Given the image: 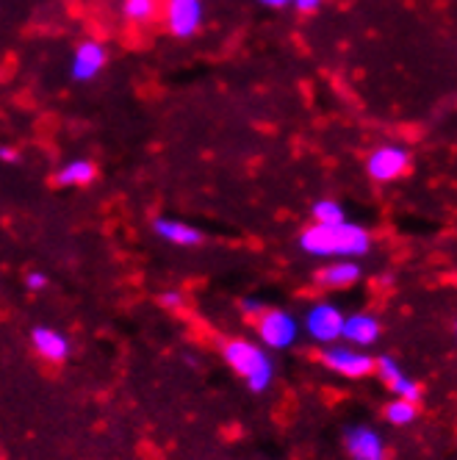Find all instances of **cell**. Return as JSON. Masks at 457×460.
<instances>
[{
  "label": "cell",
  "instance_id": "11",
  "mask_svg": "<svg viewBox=\"0 0 457 460\" xmlns=\"http://www.w3.org/2000/svg\"><path fill=\"white\" fill-rule=\"evenodd\" d=\"M153 234L175 247H198L203 244V230L194 227L183 219H172V217H155L153 219Z\"/></svg>",
  "mask_w": 457,
  "mask_h": 460
},
{
  "label": "cell",
  "instance_id": "22",
  "mask_svg": "<svg viewBox=\"0 0 457 460\" xmlns=\"http://www.w3.org/2000/svg\"><path fill=\"white\" fill-rule=\"evenodd\" d=\"M48 286V275L45 272H28L25 275V288L28 291H45Z\"/></svg>",
  "mask_w": 457,
  "mask_h": 460
},
{
  "label": "cell",
  "instance_id": "6",
  "mask_svg": "<svg viewBox=\"0 0 457 460\" xmlns=\"http://www.w3.org/2000/svg\"><path fill=\"white\" fill-rule=\"evenodd\" d=\"M321 364L324 369H330L333 375L341 377H366L374 372V358L366 355L364 349H355L349 344H328L321 349Z\"/></svg>",
  "mask_w": 457,
  "mask_h": 460
},
{
  "label": "cell",
  "instance_id": "17",
  "mask_svg": "<svg viewBox=\"0 0 457 460\" xmlns=\"http://www.w3.org/2000/svg\"><path fill=\"white\" fill-rule=\"evenodd\" d=\"M311 217H313V225H336V222L347 219V211L338 200H333V197H319V200L311 206Z\"/></svg>",
  "mask_w": 457,
  "mask_h": 460
},
{
  "label": "cell",
  "instance_id": "19",
  "mask_svg": "<svg viewBox=\"0 0 457 460\" xmlns=\"http://www.w3.org/2000/svg\"><path fill=\"white\" fill-rule=\"evenodd\" d=\"M324 6V0H291V9L300 14H316Z\"/></svg>",
  "mask_w": 457,
  "mask_h": 460
},
{
  "label": "cell",
  "instance_id": "2",
  "mask_svg": "<svg viewBox=\"0 0 457 460\" xmlns=\"http://www.w3.org/2000/svg\"><path fill=\"white\" fill-rule=\"evenodd\" d=\"M222 355H224L227 364H231V369L250 385V391L260 394L272 385L275 364H272L269 352L260 344L247 341V339H233V341L224 344Z\"/></svg>",
  "mask_w": 457,
  "mask_h": 460
},
{
  "label": "cell",
  "instance_id": "14",
  "mask_svg": "<svg viewBox=\"0 0 457 460\" xmlns=\"http://www.w3.org/2000/svg\"><path fill=\"white\" fill-rule=\"evenodd\" d=\"M31 341H34V349L45 358V360H53V364H58V360H64L70 355V341L67 336H61L58 331H53V327H34V333H31Z\"/></svg>",
  "mask_w": 457,
  "mask_h": 460
},
{
  "label": "cell",
  "instance_id": "9",
  "mask_svg": "<svg viewBox=\"0 0 457 460\" xmlns=\"http://www.w3.org/2000/svg\"><path fill=\"white\" fill-rule=\"evenodd\" d=\"M374 369H377V375L382 377V383H385L391 391H394V397H397V400H408V402H418V400H421V388H418V383L410 380V377L402 372V367H400L391 355L377 358Z\"/></svg>",
  "mask_w": 457,
  "mask_h": 460
},
{
  "label": "cell",
  "instance_id": "5",
  "mask_svg": "<svg viewBox=\"0 0 457 460\" xmlns=\"http://www.w3.org/2000/svg\"><path fill=\"white\" fill-rule=\"evenodd\" d=\"M255 322H258V339L267 349H286L294 347L300 339V322L286 311L267 308Z\"/></svg>",
  "mask_w": 457,
  "mask_h": 460
},
{
  "label": "cell",
  "instance_id": "15",
  "mask_svg": "<svg viewBox=\"0 0 457 460\" xmlns=\"http://www.w3.org/2000/svg\"><path fill=\"white\" fill-rule=\"evenodd\" d=\"M97 178V167L89 158H70L56 170V183L58 186H89Z\"/></svg>",
  "mask_w": 457,
  "mask_h": 460
},
{
  "label": "cell",
  "instance_id": "23",
  "mask_svg": "<svg viewBox=\"0 0 457 460\" xmlns=\"http://www.w3.org/2000/svg\"><path fill=\"white\" fill-rule=\"evenodd\" d=\"M0 161L4 164H17L20 161V150L12 145H0Z\"/></svg>",
  "mask_w": 457,
  "mask_h": 460
},
{
  "label": "cell",
  "instance_id": "13",
  "mask_svg": "<svg viewBox=\"0 0 457 460\" xmlns=\"http://www.w3.org/2000/svg\"><path fill=\"white\" fill-rule=\"evenodd\" d=\"M361 264L352 258H338V261H330L328 267L319 270V283L324 288H349L361 280Z\"/></svg>",
  "mask_w": 457,
  "mask_h": 460
},
{
  "label": "cell",
  "instance_id": "21",
  "mask_svg": "<svg viewBox=\"0 0 457 460\" xmlns=\"http://www.w3.org/2000/svg\"><path fill=\"white\" fill-rule=\"evenodd\" d=\"M158 303L164 305V308H170V311H175V308H180L183 305V294L178 291V288H172V291H164L158 297Z\"/></svg>",
  "mask_w": 457,
  "mask_h": 460
},
{
  "label": "cell",
  "instance_id": "10",
  "mask_svg": "<svg viewBox=\"0 0 457 460\" xmlns=\"http://www.w3.org/2000/svg\"><path fill=\"white\" fill-rule=\"evenodd\" d=\"M347 452L352 460H385V444L369 424H355L347 430Z\"/></svg>",
  "mask_w": 457,
  "mask_h": 460
},
{
  "label": "cell",
  "instance_id": "16",
  "mask_svg": "<svg viewBox=\"0 0 457 460\" xmlns=\"http://www.w3.org/2000/svg\"><path fill=\"white\" fill-rule=\"evenodd\" d=\"M161 14V0H122V17L130 25H150Z\"/></svg>",
  "mask_w": 457,
  "mask_h": 460
},
{
  "label": "cell",
  "instance_id": "18",
  "mask_svg": "<svg viewBox=\"0 0 457 460\" xmlns=\"http://www.w3.org/2000/svg\"><path fill=\"white\" fill-rule=\"evenodd\" d=\"M385 419L394 424V427H408L418 419V408L416 402H408V400H391L388 408H385Z\"/></svg>",
  "mask_w": 457,
  "mask_h": 460
},
{
  "label": "cell",
  "instance_id": "7",
  "mask_svg": "<svg viewBox=\"0 0 457 460\" xmlns=\"http://www.w3.org/2000/svg\"><path fill=\"white\" fill-rule=\"evenodd\" d=\"M109 67V50L97 40H83L75 45L70 58V81L73 84H92L97 75Z\"/></svg>",
  "mask_w": 457,
  "mask_h": 460
},
{
  "label": "cell",
  "instance_id": "8",
  "mask_svg": "<svg viewBox=\"0 0 457 460\" xmlns=\"http://www.w3.org/2000/svg\"><path fill=\"white\" fill-rule=\"evenodd\" d=\"M300 327H305V333H308L313 341H319V344L328 347V344H336V341L341 339L344 314H341V308L333 305V303H316V305L305 314V319H303Z\"/></svg>",
  "mask_w": 457,
  "mask_h": 460
},
{
  "label": "cell",
  "instance_id": "1",
  "mask_svg": "<svg viewBox=\"0 0 457 460\" xmlns=\"http://www.w3.org/2000/svg\"><path fill=\"white\" fill-rule=\"evenodd\" d=\"M300 250L313 258H364L372 250V234L357 222L311 225L300 234Z\"/></svg>",
  "mask_w": 457,
  "mask_h": 460
},
{
  "label": "cell",
  "instance_id": "4",
  "mask_svg": "<svg viewBox=\"0 0 457 460\" xmlns=\"http://www.w3.org/2000/svg\"><path fill=\"white\" fill-rule=\"evenodd\" d=\"M164 25L170 37L189 42L206 25V0H167L164 4Z\"/></svg>",
  "mask_w": 457,
  "mask_h": 460
},
{
  "label": "cell",
  "instance_id": "3",
  "mask_svg": "<svg viewBox=\"0 0 457 460\" xmlns=\"http://www.w3.org/2000/svg\"><path fill=\"white\" fill-rule=\"evenodd\" d=\"M413 153L402 142H382L366 155V175L374 183H394L410 172Z\"/></svg>",
  "mask_w": 457,
  "mask_h": 460
},
{
  "label": "cell",
  "instance_id": "12",
  "mask_svg": "<svg viewBox=\"0 0 457 460\" xmlns=\"http://www.w3.org/2000/svg\"><path fill=\"white\" fill-rule=\"evenodd\" d=\"M382 333V324L374 314H352L344 316V327H341V339L349 347H372Z\"/></svg>",
  "mask_w": 457,
  "mask_h": 460
},
{
  "label": "cell",
  "instance_id": "24",
  "mask_svg": "<svg viewBox=\"0 0 457 460\" xmlns=\"http://www.w3.org/2000/svg\"><path fill=\"white\" fill-rule=\"evenodd\" d=\"M255 4L267 6V9H288V6H291V0H255Z\"/></svg>",
  "mask_w": 457,
  "mask_h": 460
},
{
  "label": "cell",
  "instance_id": "20",
  "mask_svg": "<svg viewBox=\"0 0 457 460\" xmlns=\"http://www.w3.org/2000/svg\"><path fill=\"white\" fill-rule=\"evenodd\" d=\"M264 311H267V303H260V300H255V297H247V300L242 303V314L250 316V319H258Z\"/></svg>",
  "mask_w": 457,
  "mask_h": 460
}]
</instances>
